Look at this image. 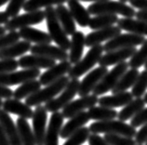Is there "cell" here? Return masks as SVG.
<instances>
[{
    "instance_id": "obj_40",
    "label": "cell",
    "mask_w": 147,
    "mask_h": 145,
    "mask_svg": "<svg viewBox=\"0 0 147 145\" xmlns=\"http://www.w3.org/2000/svg\"><path fill=\"white\" fill-rule=\"evenodd\" d=\"M103 138L111 145H137L134 139L118 134H105Z\"/></svg>"
},
{
    "instance_id": "obj_5",
    "label": "cell",
    "mask_w": 147,
    "mask_h": 145,
    "mask_svg": "<svg viewBox=\"0 0 147 145\" xmlns=\"http://www.w3.org/2000/svg\"><path fill=\"white\" fill-rule=\"evenodd\" d=\"M103 52L102 45L99 44L91 47L90 50L87 52L86 56L71 67L70 71L68 72V77L71 79L79 78L80 76L88 72L99 62Z\"/></svg>"
},
{
    "instance_id": "obj_32",
    "label": "cell",
    "mask_w": 147,
    "mask_h": 145,
    "mask_svg": "<svg viewBox=\"0 0 147 145\" xmlns=\"http://www.w3.org/2000/svg\"><path fill=\"white\" fill-rule=\"evenodd\" d=\"M119 18L115 14H100L96 15L93 18H90L88 22V27L91 30H99L102 28L113 26L117 23Z\"/></svg>"
},
{
    "instance_id": "obj_25",
    "label": "cell",
    "mask_w": 147,
    "mask_h": 145,
    "mask_svg": "<svg viewBox=\"0 0 147 145\" xmlns=\"http://www.w3.org/2000/svg\"><path fill=\"white\" fill-rule=\"evenodd\" d=\"M68 9L70 10L72 16L76 22L81 27H87L90 20V14L88 9L78 0H68Z\"/></svg>"
},
{
    "instance_id": "obj_55",
    "label": "cell",
    "mask_w": 147,
    "mask_h": 145,
    "mask_svg": "<svg viewBox=\"0 0 147 145\" xmlns=\"http://www.w3.org/2000/svg\"><path fill=\"white\" fill-rule=\"evenodd\" d=\"M144 101L145 103L147 104V93H145V94L144 95Z\"/></svg>"
},
{
    "instance_id": "obj_39",
    "label": "cell",
    "mask_w": 147,
    "mask_h": 145,
    "mask_svg": "<svg viewBox=\"0 0 147 145\" xmlns=\"http://www.w3.org/2000/svg\"><path fill=\"white\" fill-rule=\"evenodd\" d=\"M90 135V128L87 127H83L79 130L74 133L73 135H71L69 138H67L66 142L63 143V145H82L88 140Z\"/></svg>"
},
{
    "instance_id": "obj_18",
    "label": "cell",
    "mask_w": 147,
    "mask_h": 145,
    "mask_svg": "<svg viewBox=\"0 0 147 145\" xmlns=\"http://www.w3.org/2000/svg\"><path fill=\"white\" fill-rule=\"evenodd\" d=\"M72 67V63L69 60H63L60 63H56L55 65L47 69V71L44 72L43 74L39 75V82L41 85L47 86L55 82L56 80L63 77V75L68 74Z\"/></svg>"
},
{
    "instance_id": "obj_53",
    "label": "cell",
    "mask_w": 147,
    "mask_h": 145,
    "mask_svg": "<svg viewBox=\"0 0 147 145\" xmlns=\"http://www.w3.org/2000/svg\"><path fill=\"white\" fill-rule=\"evenodd\" d=\"M78 1H83V2H100V1H105V0H78Z\"/></svg>"
},
{
    "instance_id": "obj_50",
    "label": "cell",
    "mask_w": 147,
    "mask_h": 145,
    "mask_svg": "<svg viewBox=\"0 0 147 145\" xmlns=\"http://www.w3.org/2000/svg\"><path fill=\"white\" fill-rule=\"evenodd\" d=\"M135 16L137 17V20L147 22V10H139L136 12Z\"/></svg>"
},
{
    "instance_id": "obj_58",
    "label": "cell",
    "mask_w": 147,
    "mask_h": 145,
    "mask_svg": "<svg viewBox=\"0 0 147 145\" xmlns=\"http://www.w3.org/2000/svg\"><path fill=\"white\" fill-rule=\"evenodd\" d=\"M144 67H145V70H147V62L144 63Z\"/></svg>"
},
{
    "instance_id": "obj_20",
    "label": "cell",
    "mask_w": 147,
    "mask_h": 145,
    "mask_svg": "<svg viewBox=\"0 0 147 145\" xmlns=\"http://www.w3.org/2000/svg\"><path fill=\"white\" fill-rule=\"evenodd\" d=\"M0 125L5 131L10 145H22L21 138L16 124L14 123L9 113L0 109Z\"/></svg>"
},
{
    "instance_id": "obj_41",
    "label": "cell",
    "mask_w": 147,
    "mask_h": 145,
    "mask_svg": "<svg viewBox=\"0 0 147 145\" xmlns=\"http://www.w3.org/2000/svg\"><path fill=\"white\" fill-rule=\"evenodd\" d=\"M20 38V34L16 31H9L7 34H4V35L0 36V49H3L16 43Z\"/></svg>"
},
{
    "instance_id": "obj_14",
    "label": "cell",
    "mask_w": 147,
    "mask_h": 145,
    "mask_svg": "<svg viewBox=\"0 0 147 145\" xmlns=\"http://www.w3.org/2000/svg\"><path fill=\"white\" fill-rule=\"evenodd\" d=\"M136 51H137L136 47L119 48V49H115V50L112 51H108L100 57L98 63L100 64V66H104V67L117 65L118 63L125 62L127 59H130Z\"/></svg>"
},
{
    "instance_id": "obj_16",
    "label": "cell",
    "mask_w": 147,
    "mask_h": 145,
    "mask_svg": "<svg viewBox=\"0 0 147 145\" xmlns=\"http://www.w3.org/2000/svg\"><path fill=\"white\" fill-rule=\"evenodd\" d=\"M122 30L118 26H109V27L95 30L90 33L85 37V46L88 48H91L93 46L99 45L102 42L108 41L113 37L120 35Z\"/></svg>"
},
{
    "instance_id": "obj_29",
    "label": "cell",
    "mask_w": 147,
    "mask_h": 145,
    "mask_svg": "<svg viewBox=\"0 0 147 145\" xmlns=\"http://www.w3.org/2000/svg\"><path fill=\"white\" fill-rule=\"evenodd\" d=\"M31 44L28 41H18L3 49H0V59H15L16 57H22L26 52L30 51Z\"/></svg>"
},
{
    "instance_id": "obj_13",
    "label": "cell",
    "mask_w": 147,
    "mask_h": 145,
    "mask_svg": "<svg viewBox=\"0 0 147 145\" xmlns=\"http://www.w3.org/2000/svg\"><path fill=\"white\" fill-rule=\"evenodd\" d=\"M107 72H108L107 67L104 66H100L90 71L83 78L82 81L79 83L78 92H77V94L80 97H83L92 92L94 87L98 85V83L102 80V78L107 74Z\"/></svg>"
},
{
    "instance_id": "obj_4",
    "label": "cell",
    "mask_w": 147,
    "mask_h": 145,
    "mask_svg": "<svg viewBox=\"0 0 147 145\" xmlns=\"http://www.w3.org/2000/svg\"><path fill=\"white\" fill-rule=\"evenodd\" d=\"M44 13L49 34L52 41L55 42L58 47L61 48L64 50H68L70 48V40H69L67 34L64 32L61 22L58 20L55 9L52 7V6L48 7L45 9Z\"/></svg>"
},
{
    "instance_id": "obj_8",
    "label": "cell",
    "mask_w": 147,
    "mask_h": 145,
    "mask_svg": "<svg viewBox=\"0 0 147 145\" xmlns=\"http://www.w3.org/2000/svg\"><path fill=\"white\" fill-rule=\"evenodd\" d=\"M45 20L44 10L37 9L29 11L25 14L17 15L11 20H9L5 24V28L7 31H16L18 29L29 27L31 25L39 24Z\"/></svg>"
},
{
    "instance_id": "obj_44",
    "label": "cell",
    "mask_w": 147,
    "mask_h": 145,
    "mask_svg": "<svg viewBox=\"0 0 147 145\" xmlns=\"http://www.w3.org/2000/svg\"><path fill=\"white\" fill-rule=\"evenodd\" d=\"M147 123V108H144L130 119V125L135 128Z\"/></svg>"
},
{
    "instance_id": "obj_56",
    "label": "cell",
    "mask_w": 147,
    "mask_h": 145,
    "mask_svg": "<svg viewBox=\"0 0 147 145\" xmlns=\"http://www.w3.org/2000/svg\"><path fill=\"white\" fill-rule=\"evenodd\" d=\"M2 104H3V101H1V99H0V109L2 108Z\"/></svg>"
},
{
    "instance_id": "obj_22",
    "label": "cell",
    "mask_w": 147,
    "mask_h": 145,
    "mask_svg": "<svg viewBox=\"0 0 147 145\" xmlns=\"http://www.w3.org/2000/svg\"><path fill=\"white\" fill-rule=\"evenodd\" d=\"M2 109L6 111L7 113L16 114L24 119H30L33 116L34 111L31 108V106L27 105L26 103L22 102L21 100L17 99H7L5 101H3Z\"/></svg>"
},
{
    "instance_id": "obj_19",
    "label": "cell",
    "mask_w": 147,
    "mask_h": 145,
    "mask_svg": "<svg viewBox=\"0 0 147 145\" xmlns=\"http://www.w3.org/2000/svg\"><path fill=\"white\" fill-rule=\"evenodd\" d=\"M19 67L22 69H49L56 64V60L47 57L30 54L22 56L18 60Z\"/></svg>"
},
{
    "instance_id": "obj_3",
    "label": "cell",
    "mask_w": 147,
    "mask_h": 145,
    "mask_svg": "<svg viewBox=\"0 0 147 145\" xmlns=\"http://www.w3.org/2000/svg\"><path fill=\"white\" fill-rule=\"evenodd\" d=\"M69 79L70 78L68 76L63 75V77L56 80L55 82L45 86L44 89H40L36 93L27 97L25 99V103L32 107V106L41 105L44 102L46 103V102L49 101L63 90V89L66 87L69 82Z\"/></svg>"
},
{
    "instance_id": "obj_42",
    "label": "cell",
    "mask_w": 147,
    "mask_h": 145,
    "mask_svg": "<svg viewBox=\"0 0 147 145\" xmlns=\"http://www.w3.org/2000/svg\"><path fill=\"white\" fill-rule=\"evenodd\" d=\"M26 0H9V4L6 7L5 12L7 14L9 18H13L17 16L20 10L24 7Z\"/></svg>"
},
{
    "instance_id": "obj_31",
    "label": "cell",
    "mask_w": 147,
    "mask_h": 145,
    "mask_svg": "<svg viewBox=\"0 0 147 145\" xmlns=\"http://www.w3.org/2000/svg\"><path fill=\"white\" fill-rule=\"evenodd\" d=\"M139 74H140V72H139L138 69L130 68L129 70H127L125 74L121 76L120 79L118 80V82L115 84V86L113 87V89L111 90L112 93L115 94L119 92H124V91H127V89L132 87Z\"/></svg>"
},
{
    "instance_id": "obj_27",
    "label": "cell",
    "mask_w": 147,
    "mask_h": 145,
    "mask_svg": "<svg viewBox=\"0 0 147 145\" xmlns=\"http://www.w3.org/2000/svg\"><path fill=\"white\" fill-rule=\"evenodd\" d=\"M117 26L121 30L135 35L147 36V22L132 18H122L117 21Z\"/></svg>"
},
{
    "instance_id": "obj_12",
    "label": "cell",
    "mask_w": 147,
    "mask_h": 145,
    "mask_svg": "<svg viewBox=\"0 0 147 145\" xmlns=\"http://www.w3.org/2000/svg\"><path fill=\"white\" fill-rule=\"evenodd\" d=\"M98 96L92 95H86L80 97L79 99L70 101L69 103L63 108V115L64 118H71L76 114L81 112H84L86 109H90L98 103Z\"/></svg>"
},
{
    "instance_id": "obj_1",
    "label": "cell",
    "mask_w": 147,
    "mask_h": 145,
    "mask_svg": "<svg viewBox=\"0 0 147 145\" xmlns=\"http://www.w3.org/2000/svg\"><path fill=\"white\" fill-rule=\"evenodd\" d=\"M87 9L90 15L95 16L100 14H115L122 15L124 18H133L136 15L134 7L127 6L126 3L113 0L95 2L88 6Z\"/></svg>"
},
{
    "instance_id": "obj_37",
    "label": "cell",
    "mask_w": 147,
    "mask_h": 145,
    "mask_svg": "<svg viewBox=\"0 0 147 145\" xmlns=\"http://www.w3.org/2000/svg\"><path fill=\"white\" fill-rule=\"evenodd\" d=\"M147 62V39L144 40L142 44V48L137 50L130 58L129 63V67L133 69H139Z\"/></svg>"
},
{
    "instance_id": "obj_54",
    "label": "cell",
    "mask_w": 147,
    "mask_h": 145,
    "mask_svg": "<svg viewBox=\"0 0 147 145\" xmlns=\"http://www.w3.org/2000/svg\"><path fill=\"white\" fill-rule=\"evenodd\" d=\"M7 2H9V0H0V7L5 5V4L7 3Z\"/></svg>"
},
{
    "instance_id": "obj_52",
    "label": "cell",
    "mask_w": 147,
    "mask_h": 145,
    "mask_svg": "<svg viewBox=\"0 0 147 145\" xmlns=\"http://www.w3.org/2000/svg\"><path fill=\"white\" fill-rule=\"evenodd\" d=\"M6 28H5V26H1L0 25V36H2L4 35V34H6Z\"/></svg>"
},
{
    "instance_id": "obj_23",
    "label": "cell",
    "mask_w": 147,
    "mask_h": 145,
    "mask_svg": "<svg viewBox=\"0 0 147 145\" xmlns=\"http://www.w3.org/2000/svg\"><path fill=\"white\" fill-rule=\"evenodd\" d=\"M85 35L81 31H76L72 35L69 48L68 60L72 64H76L82 59V55L85 48Z\"/></svg>"
},
{
    "instance_id": "obj_28",
    "label": "cell",
    "mask_w": 147,
    "mask_h": 145,
    "mask_svg": "<svg viewBox=\"0 0 147 145\" xmlns=\"http://www.w3.org/2000/svg\"><path fill=\"white\" fill-rule=\"evenodd\" d=\"M55 11L58 20L61 22L64 32L67 34V36H72L76 31V26L70 10L63 4V5H58L55 9Z\"/></svg>"
},
{
    "instance_id": "obj_34",
    "label": "cell",
    "mask_w": 147,
    "mask_h": 145,
    "mask_svg": "<svg viewBox=\"0 0 147 145\" xmlns=\"http://www.w3.org/2000/svg\"><path fill=\"white\" fill-rule=\"evenodd\" d=\"M16 126L20 135L22 145H36L33 130L30 128V124L27 119L19 117L16 121Z\"/></svg>"
},
{
    "instance_id": "obj_46",
    "label": "cell",
    "mask_w": 147,
    "mask_h": 145,
    "mask_svg": "<svg viewBox=\"0 0 147 145\" xmlns=\"http://www.w3.org/2000/svg\"><path fill=\"white\" fill-rule=\"evenodd\" d=\"M88 142L90 145H111L104 140V138L99 136L98 134H93V133L90 135L88 139Z\"/></svg>"
},
{
    "instance_id": "obj_6",
    "label": "cell",
    "mask_w": 147,
    "mask_h": 145,
    "mask_svg": "<svg viewBox=\"0 0 147 145\" xmlns=\"http://www.w3.org/2000/svg\"><path fill=\"white\" fill-rule=\"evenodd\" d=\"M80 81L78 78L71 79L69 80L66 87H64L63 90L61 91L60 96L57 98H54L49 101L45 103V108L48 112L54 113L58 112L61 109L65 107L69 102L73 101V99L78 92V87H79Z\"/></svg>"
},
{
    "instance_id": "obj_7",
    "label": "cell",
    "mask_w": 147,
    "mask_h": 145,
    "mask_svg": "<svg viewBox=\"0 0 147 145\" xmlns=\"http://www.w3.org/2000/svg\"><path fill=\"white\" fill-rule=\"evenodd\" d=\"M129 70V63L126 60L123 62L117 64L110 72H107V74L103 76L102 80L98 83V85L92 90L94 95L100 96L107 93L108 91L113 89L115 84L118 82L121 76Z\"/></svg>"
},
{
    "instance_id": "obj_17",
    "label": "cell",
    "mask_w": 147,
    "mask_h": 145,
    "mask_svg": "<svg viewBox=\"0 0 147 145\" xmlns=\"http://www.w3.org/2000/svg\"><path fill=\"white\" fill-rule=\"evenodd\" d=\"M30 52L32 54L44 56L55 60H60V62L68 60L67 50H64L58 46H52L50 44H36L31 47Z\"/></svg>"
},
{
    "instance_id": "obj_9",
    "label": "cell",
    "mask_w": 147,
    "mask_h": 145,
    "mask_svg": "<svg viewBox=\"0 0 147 145\" xmlns=\"http://www.w3.org/2000/svg\"><path fill=\"white\" fill-rule=\"evenodd\" d=\"M145 37L144 36L135 35V34H120L112 39L108 40L103 45V50L105 52L115 50V49L131 48L140 46L144 42Z\"/></svg>"
},
{
    "instance_id": "obj_47",
    "label": "cell",
    "mask_w": 147,
    "mask_h": 145,
    "mask_svg": "<svg viewBox=\"0 0 147 145\" xmlns=\"http://www.w3.org/2000/svg\"><path fill=\"white\" fill-rule=\"evenodd\" d=\"M13 97V90L7 86L0 84V99H10Z\"/></svg>"
},
{
    "instance_id": "obj_51",
    "label": "cell",
    "mask_w": 147,
    "mask_h": 145,
    "mask_svg": "<svg viewBox=\"0 0 147 145\" xmlns=\"http://www.w3.org/2000/svg\"><path fill=\"white\" fill-rule=\"evenodd\" d=\"M9 16L5 11H0V25L6 24L7 21H9Z\"/></svg>"
},
{
    "instance_id": "obj_60",
    "label": "cell",
    "mask_w": 147,
    "mask_h": 145,
    "mask_svg": "<svg viewBox=\"0 0 147 145\" xmlns=\"http://www.w3.org/2000/svg\"><path fill=\"white\" fill-rule=\"evenodd\" d=\"M137 145H142V144H137Z\"/></svg>"
},
{
    "instance_id": "obj_2",
    "label": "cell",
    "mask_w": 147,
    "mask_h": 145,
    "mask_svg": "<svg viewBox=\"0 0 147 145\" xmlns=\"http://www.w3.org/2000/svg\"><path fill=\"white\" fill-rule=\"evenodd\" d=\"M90 131L93 134H118L122 136L133 138L136 134V128L129 124H126L121 120H106L96 121L90 125Z\"/></svg>"
},
{
    "instance_id": "obj_48",
    "label": "cell",
    "mask_w": 147,
    "mask_h": 145,
    "mask_svg": "<svg viewBox=\"0 0 147 145\" xmlns=\"http://www.w3.org/2000/svg\"><path fill=\"white\" fill-rule=\"evenodd\" d=\"M130 6L140 10H147V0H129Z\"/></svg>"
},
{
    "instance_id": "obj_49",
    "label": "cell",
    "mask_w": 147,
    "mask_h": 145,
    "mask_svg": "<svg viewBox=\"0 0 147 145\" xmlns=\"http://www.w3.org/2000/svg\"><path fill=\"white\" fill-rule=\"evenodd\" d=\"M0 145H10L9 142V140L7 138L6 133L1 127V125H0Z\"/></svg>"
},
{
    "instance_id": "obj_35",
    "label": "cell",
    "mask_w": 147,
    "mask_h": 145,
    "mask_svg": "<svg viewBox=\"0 0 147 145\" xmlns=\"http://www.w3.org/2000/svg\"><path fill=\"white\" fill-rule=\"evenodd\" d=\"M41 86V83L37 79H32L29 80V81H26L21 84V86L17 89H15V91H13V97L17 100L26 99L32 94L36 93L37 90H39Z\"/></svg>"
},
{
    "instance_id": "obj_26",
    "label": "cell",
    "mask_w": 147,
    "mask_h": 145,
    "mask_svg": "<svg viewBox=\"0 0 147 145\" xmlns=\"http://www.w3.org/2000/svg\"><path fill=\"white\" fill-rule=\"evenodd\" d=\"M19 34H20L21 38H22L25 41L30 42V43L50 44L52 42V39L50 37L49 34L44 31H41V30L33 28L31 26L20 29Z\"/></svg>"
},
{
    "instance_id": "obj_21",
    "label": "cell",
    "mask_w": 147,
    "mask_h": 145,
    "mask_svg": "<svg viewBox=\"0 0 147 145\" xmlns=\"http://www.w3.org/2000/svg\"><path fill=\"white\" fill-rule=\"evenodd\" d=\"M90 116H88V112H81L76 114L73 117L69 118V121L66 124H64L61 128L60 137L61 139H67L74 133L79 130L81 128L85 127V125L88 123L90 121Z\"/></svg>"
},
{
    "instance_id": "obj_10",
    "label": "cell",
    "mask_w": 147,
    "mask_h": 145,
    "mask_svg": "<svg viewBox=\"0 0 147 145\" xmlns=\"http://www.w3.org/2000/svg\"><path fill=\"white\" fill-rule=\"evenodd\" d=\"M41 75L39 69H22L17 72L0 74V84L5 86L20 85L32 79H36Z\"/></svg>"
},
{
    "instance_id": "obj_33",
    "label": "cell",
    "mask_w": 147,
    "mask_h": 145,
    "mask_svg": "<svg viewBox=\"0 0 147 145\" xmlns=\"http://www.w3.org/2000/svg\"><path fill=\"white\" fill-rule=\"evenodd\" d=\"M88 114L90 119L95 121H106L115 119L118 113L113 108L103 107V106H93L88 109Z\"/></svg>"
},
{
    "instance_id": "obj_15",
    "label": "cell",
    "mask_w": 147,
    "mask_h": 145,
    "mask_svg": "<svg viewBox=\"0 0 147 145\" xmlns=\"http://www.w3.org/2000/svg\"><path fill=\"white\" fill-rule=\"evenodd\" d=\"M51 113L48 128L46 130L44 145H59V138L63 126L64 117L59 111Z\"/></svg>"
},
{
    "instance_id": "obj_30",
    "label": "cell",
    "mask_w": 147,
    "mask_h": 145,
    "mask_svg": "<svg viewBox=\"0 0 147 145\" xmlns=\"http://www.w3.org/2000/svg\"><path fill=\"white\" fill-rule=\"evenodd\" d=\"M145 104L146 103L144 102V99L142 98H136L135 100H132L124 106L123 109L118 113V120L125 122L127 120L131 119V118L136 115L139 112H141L145 107Z\"/></svg>"
},
{
    "instance_id": "obj_11",
    "label": "cell",
    "mask_w": 147,
    "mask_h": 145,
    "mask_svg": "<svg viewBox=\"0 0 147 145\" xmlns=\"http://www.w3.org/2000/svg\"><path fill=\"white\" fill-rule=\"evenodd\" d=\"M33 132L34 135L36 145L45 144V135H46V126L48 120V111L45 106L37 105L34 111L33 116Z\"/></svg>"
},
{
    "instance_id": "obj_45",
    "label": "cell",
    "mask_w": 147,
    "mask_h": 145,
    "mask_svg": "<svg viewBox=\"0 0 147 145\" xmlns=\"http://www.w3.org/2000/svg\"><path fill=\"white\" fill-rule=\"evenodd\" d=\"M135 142L137 144H144L147 142V123L144 124L139 131L135 134Z\"/></svg>"
},
{
    "instance_id": "obj_59",
    "label": "cell",
    "mask_w": 147,
    "mask_h": 145,
    "mask_svg": "<svg viewBox=\"0 0 147 145\" xmlns=\"http://www.w3.org/2000/svg\"><path fill=\"white\" fill-rule=\"evenodd\" d=\"M145 145H147V142H145Z\"/></svg>"
},
{
    "instance_id": "obj_24",
    "label": "cell",
    "mask_w": 147,
    "mask_h": 145,
    "mask_svg": "<svg viewBox=\"0 0 147 145\" xmlns=\"http://www.w3.org/2000/svg\"><path fill=\"white\" fill-rule=\"evenodd\" d=\"M133 100V96L131 92L124 91L111 95V96H102L98 100V103L100 106L108 108H118L124 107L126 104Z\"/></svg>"
},
{
    "instance_id": "obj_43",
    "label": "cell",
    "mask_w": 147,
    "mask_h": 145,
    "mask_svg": "<svg viewBox=\"0 0 147 145\" xmlns=\"http://www.w3.org/2000/svg\"><path fill=\"white\" fill-rule=\"evenodd\" d=\"M18 67V60L15 59H0V74L16 71Z\"/></svg>"
},
{
    "instance_id": "obj_36",
    "label": "cell",
    "mask_w": 147,
    "mask_h": 145,
    "mask_svg": "<svg viewBox=\"0 0 147 145\" xmlns=\"http://www.w3.org/2000/svg\"><path fill=\"white\" fill-rule=\"evenodd\" d=\"M68 0H26L22 9L26 12L40 9L41 7H48L53 5H63Z\"/></svg>"
},
{
    "instance_id": "obj_57",
    "label": "cell",
    "mask_w": 147,
    "mask_h": 145,
    "mask_svg": "<svg viewBox=\"0 0 147 145\" xmlns=\"http://www.w3.org/2000/svg\"><path fill=\"white\" fill-rule=\"evenodd\" d=\"M120 2H123V3H126V2H129V0H119Z\"/></svg>"
},
{
    "instance_id": "obj_38",
    "label": "cell",
    "mask_w": 147,
    "mask_h": 145,
    "mask_svg": "<svg viewBox=\"0 0 147 145\" xmlns=\"http://www.w3.org/2000/svg\"><path fill=\"white\" fill-rule=\"evenodd\" d=\"M147 89V70H144L140 72L138 77L132 86L131 94L135 98H142Z\"/></svg>"
}]
</instances>
